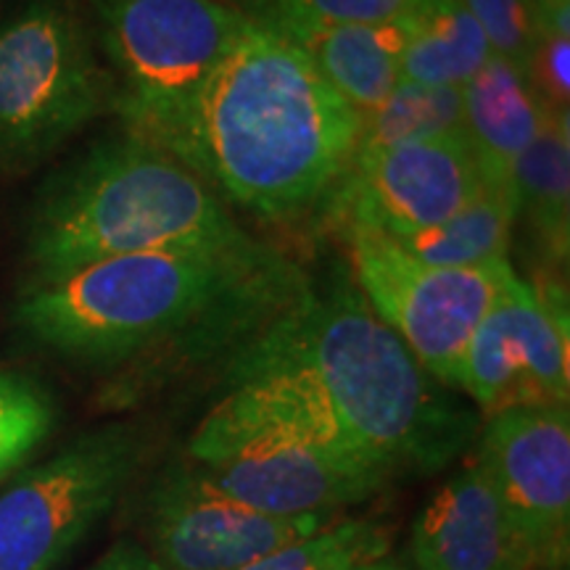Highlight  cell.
Listing matches in <instances>:
<instances>
[{"label":"cell","instance_id":"5bb4252c","mask_svg":"<svg viewBox=\"0 0 570 570\" xmlns=\"http://www.w3.org/2000/svg\"><path fill=\"white\" fill-rule=\"evenodd\" d=\"M410 558L412 570H539L475 460L420 510Z\"/></svg>","mask_w":570,"mask_h":570},{"label":"cell","instance_id":"6da1fadb","mask_svg":"<svg viewBox=\"0 0 570 570\" xmlns=\"http://www.w3.org/2000/svg\"><path fill=\"white\" fill-rule=\"evenodd\" d=\"M362 138L315 61L269 19L248 17L230 51L156 146L214 194L265 219L331 204Z\"/></svg>","mask_w":570,"mask_h":570},{"label":"cell","instance_id":"44dd1931","mask_svg":"<svg viewBox=\"0 0 570 570\" xmlns=\"http://www.w3.org/2000/svg\"><path fill=\"white\" fill-rule=\"evenodd\" d=\"M394 537L370 518H338L309 537L294 539L238 570H354L389 558Z\"/></svg>","mask_w":570,"mask_h":570},{"label":"cell","instance_id":"83f0119b","mask_svg":"<svg viewBox=\"0 0 570 570\" xmlns=\"http://www.w3.org/2000/svg\"><path fill=\"white\" fill-rule=\"evenodd\" d=\"M354 570H412L407 562H402V560H396V558H381V560H375V562H367V566H360V568H354Z\"/></svg>","mask_w":570,"mask_h":570},{"label":"cell","instance_id":"ac0fdd59","mask_svg":"<svg viewBox=\"0 0 570 570\" xmlns=\"http://www.w3.org/2000/svg\"><path fill=\"white\" fill-rule=\"evenodd\" d=\"M510 188L518 217L537 230L554 262H568L570 246V138L568 114H558L512 164Z\"/></svg>","mask_w":570,"mask_h":570},{"label":"cell","instance_id":"9c48e42d","mask_svg":"<svg viewBox=\"0 0 570 570\" xmlns=\"http://www.w3.org/2000/svg\"><path fill=\"white\" fill-rule=\"evenodd\" d=\"M354 285L441 386L458 389L462 356L515 267L510 259L481 267H433L391 235L346 225Z\"/></svg>","mask_w":570,"mask_h":570},{"label":"cell","instance_id":"7a4b0ae2","mask_svg":"<svg viewBox=\"0 0 570 570\" xmlns=\"http://www.w3.org/2000/svg\"><path fill=\"white\" fill-rule=\"evenodd\" d=\"M273 373L317 399L391 479L446 468L479 420L370 309L354 281L302 285L235 348L225 377Z\"/></svg>","mask_w":570,"mask_h":570},{"label":"cell","instance_id":"30bf717a","mask_svg":"<svg viewBox=\"0 0 570 570\" xmlns=\"http://www.w3.org/2000/svg\"><path fill=\"white\" fill-rule=\"evenodd\" d=\"M458 389L487 417L512 407H568L566 296L512 273L470 338Z\"/></svg>","mask_w":570,"mask_h":570},{"label":"cell","instance_id":"5b68a950","mask_svg":"<svg viewBox=\"0 0 570 570\" xmlns=\"http://www.w3.org/2000/svg\"><path fill=\"white\" fill-rule=\"evenodd\" d=\"M188 465L212 489L277 518L344 515L394 481L315 396L273 373L227 377V394L188 441Z\"/></svg>","mask_w":570,"mask_h":570},{"label":"cell","instance_id":"d6986e66","mask_svg":"<svg viewBox=\"0 0 570 570\" xmlns=\"http://www.w3.org/2000/svg\"><path fill=\"white\" fill-rule=\"evenodd\" d=\"M515 223L518 206L512 188L487 183L481 194L446 223L399 238V244L433 267H481L510 259Z\"/></svg>","mask_w":570,"mask_h":570},{"label":"cell","instance_id":"3957f363","mask_svg":"<svg viewBox=\"0 0 570 570\" xmlns=\"http://www.w3.org/2000/svg\"><path fill=\"white\" fill-rule=\"evenodd\" d=\"M304 283L259 240L238 248H164L24 285L13 323L61 360L109 367L190 331L223 341L244 333L246 341Z\"/></svg>","mask_w":570,"mask_h":570},{"label":"cell","instance_id":"484cf974","mask_svg":"<svg viewBox=\"0 0 570 570\" xmlns=\"http://www.w3.org/2000/svg\"><path fill=\"white\" fill-rule=\"evenodd\" d=\"M85 570H164L159 560L154 558L140 541L135 539H119L117 544H111L101 558L92 562Z\"/></svg>","mask_w":570,"mask_h":570},{"label":"cell","instance_id":"f1b7e54d","mask_svg":"<svg viewBox=\"0 0 570 570\" xmlns=\"http://www.w3.org/2000/svg\"><path fill=\"white\" fill-rule=\"evenodd\" d=\"M560 570H568V568H560Z\"/></svg>","mask_w":570,"mask_h":570},{"label":"cell","instance_id":"ba28073f","mask_svg":"<svg viewBox=\"0 0 570 570\" xmlns=\"http://www.w3.org/2000/svg\"><path fill=\"white\" fill-rule=\"evenodd\" d=\"M146 458L130 423L85 431L0 491V570H56L114 510Z\"/></svg>","mask_w":570,"mask_h":570},{"label":"cell","instance_id":"cb8c5ba5","mask_svg":"<svg viewBox=\"0 0 570 570\" xmlns=\"http://www.w3.org/2000/svg\"><path fill=\"white\" fill-rule=\"evenodd\" d=\"M470 17L479 21L491 56L529 67L533 48L541 38L533 0H462Z\"/></svg>","mask_w":570,"mask_h":570},{"label":"cell","instance_id":"8fae6325","mask_svg":"<svg viewBox=\"0 0 570 570\" xmlns=\"http://www.w3.org/2000/svg\"><path fill=\"white\" fill-rule=\"evenodd\" d=\"M344 515L277 518L212 489L188 462L167 468L142 499L140 531L164 570H238Z\"/></svg>","mask_w":570,"mask_h":570},{"label":"cell","instance_id":"7402d4cb","mask_svg":"<svg viewBox=\"0 0 570 570\" xmlns=\"http://www.w3.org/2000/svg\"><path fill=\"white\" fill-rule=\"evenodd\" d=\"M53 423V399L38 381L0 373V481L48 439Z\"/></svg>","mask_w":570,"mask_h":570},{"label":"cell","instance_id":"7c38bea8","mask_svg":"<svg viewBox=\"0 0 570 570\" xmlns=\"http://www.w3.org/2000/svg\"><path fill=\"white\" fill-rule=\"evenodd\" d=\"M487 185L462 135L360 146L333 194L346 225L407 238L436 227L473 202Z\"/></svg>","mask_w":570,"mask_h":570},{"label":"cell","instance_id":"4fadbf2b","mask_svg":"<svg viewBox=\"0 0 570 570\" xmlns=\"http://www.w3.org/2000/svg\"><path fill=\"white\" fill-rule=\"evenodd\" d=\"M475 462L539 570L568 568L570 552V412L512 407L489 415Z\"/></svg>","mask_w":570,"mask_h":570},{"label":"cell","instance_id":"ffe728a7","mask_svg":"<svg viewBox=\"0 0 570 570\" xmlns=\"http://www.w3.org/2000/svg\"><path fill=\"white\" fill-rule=\"evenodd\" d=\"M462 132V88L402 80L386 101L362 114L360 146H391Z\"/></svg>","mask_w":570,"mask_h":570},{"label":"cell","instance_id":"52a82bcc","mask_svg":"<svg viewBox=\"0 0 570 570\" xmlns=\"http://www.w3.org/2000/svg\"><path fill=\"white\" fill-rule=\"evenodd\" d=\"M106 59L117 71L114 109L125 130L159 142L248 21L223 0H90Z\"/></svg>","mask_w":570,"mask_h":570},{"label":"cell","instance_id":"2e32d148","mask_svg":"<svg viewBox=\"0 0 570 570\" xmlns=\"http://www.w3.org/2000/svg\"><path fill=\"white\" fill-rule=\"evenodd\" d=\"M285 32L315 61L331 88L360 114L381 106L402 82V51L407 38L404 17L386 24L304 27Z\"/></svg>","mask_w":570,"mask_h":570},{"label":"cell","instance_id":"4316f807","mask_svg":"<svg viewBox=\"0 0 570 570\" xmlns=\"http://www.w3.org/2000/svg\"><path fill=\"white\" fill-rule=\"evenodd\" d=\"M225 6H230V9L246 13V17H262L269 6L275 3V0H223Z\"/></svg>","mask_w":570,"mask_h":570},{"label":"cell","instance_id":"d4e9b609","mask_svg":"<svg viewBox=\"0 0 570 570\" xmlns=\"http://www.w3.org/2000/svg\"><path fill=\"white\" fill-rule=\"evenodd\" d=\"M531 88L552 114H568L570 35H541L525 67Z\"/></svg>","mask_w":570,"mask_h":570},{"label":"cell","instance_id":"277c9868","mask_svg":"<svg viewBox=\"0 0 570 570\" xmlns=\"http://www.w3.org/2000/svg\"><path fill=\"white\" fill-rule=\"evenodd\" d=\"M248 244L252 235L194 169L125 130L42 185L27 223V285L114 256Z\"/></svg>","mask_w":570,"mask_h":570},{"label":"cell","instance_id":"e0dca14e","mask_svg":"<svg viewBox=\"0 0 570 570\" xmlns=\"http://www.w3.org/2000/svg\"><path fill=\"white\" fill-rule=\"evenodd\" d=\"M404 21L402 80L462 88L491 59L479 21L462 0H417Z\"/></svg>","mask_w":570,"mask_h":570},{"label":"cell","instance_id":"603a6c76","mask_svg":"<svg viewBox=\"0 0 570 570\" xmlns=\"http://www.w3.org/2000/svg\"><path fill=\"white\" fill-rule=\"evenodd\" d=\"M417 0H275L262 19L283 30L341 24H386L415 9Z\"/></svg>","mask_w":570,"mask_h":570},{"label":"cell","instance_id":"8992f818","mask_svg":"<svg viewBox=\"0 0 570 570\" xmlns=\"http://www.w3.org/2000/svg\"><path fill=\"white\" fill-rule=\"evenodd\" d=\"M109 106L114 85L69 9L40 0L0 24L3 173H32Z\"/></svg>","mask_w":570,"mask_h":570},{"label":"cell","instance_id":"9a60e30c","mask_svg":"<svg viewBox=\"0 0 570 570\" xmlns=\"http://www.w3.org/2000/svg\"><path fill=\"white\" fill-rule=\"evenodd\" d=\"M529 77L515 63L491 56L479 75L462 85V130L483 180L510 188L512 164L552 122Z\"/></svg>","mask_w":570,"mask_h":570}]
</instances>
